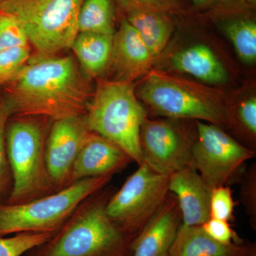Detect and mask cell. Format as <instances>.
<instances>
[{"instance_id": "25", "label": "cell", "mask_w": 256, "mask_h": 256, "mask_svg": "<svg viewBox=\"0 0 256 256\" xmlns=\"http://www.w3.org/2000/svg\"><path fill=\"white\" fill-rule=\"evenodd\" d=\"M31 47L16 46L0 52V86L30 62Z\"/></svg>"}, {"instance_id": "2", "label": "cell", "mask_w": 256, "mask_h": 256, "mask_svg": "<svg viewBox=\"0 0 256 256\" xmlns=\"http://www.w3.org/2000/svg\"><path fill=\"white\" fill-rule=\"evenodd\" d=\"M111 196L102 188L88 197L50 240L25 256H131L134 238L106 213Z\"/></svg>"}, {"instance_id": "16", "label": "cell", "mask_w": 256, "mask_h": 256, "mask_svg": "<svg viewBox=\"0 0 256 256\" xmlns=\"http://www.w3.org/2000/svg\"><path fill=\"white\" fill-rule=\"evenodd\" d=\"M255 252L252 246L222 244L210 237L202 226L182 223L168 256H247Z\"/></svg>"}, {"instance_id": "31", "label": "cell", "mask_w": 256, "mask_h": 256, "mask_svg": "<svg viewBox=\"0 0 256 256\" xmlns=\"http://www.w3.org/2000/svg\"><path fill=\"white\" fill-rule=\"evenodd\" d=\"M192 2L194 3L195 4H203L205 3L208 2L210 0H190Z\"/></svg>"}, {"instance_id": "23", "label": "cell", "mask_w": 256, "mask_h": 256, "mask_svg": "<svg viewBox=\"0 0 256 256\" xmlns=\"http://www.w3.org/2000/svg\"><path fill=\"white\" fill-rule=\"evenodd\" d=\"M54 234L20 233L8 238L0 237V256H22L50 240Z\"/></svg>"}, {"instance_id": "29", "label": "cell", "mask_w": 256, "mask_h": 256, "mask_svg": "<svg viewBox=\"0 0 256 256\" xmlns=\"http://www.w3.org/2000/svg\"><path fill=\"white\" fill-rule=\"evenodd\" d=\"M235 120H237L242 131L248 134V137L252 138V142H255L256 136V99L255 97L250 98L242 102L236 112L235 120H229L228 124L230 121Z\"/></svg>"}, {"instance_id": "13", "label": "cell", "mask_w": 256, "mask_h": 256, "mask_svg": "<svg viewBox=\"0 0 256 256\" xmlns=\"http://www.w3.org/2000/svg\"><path fill=\"white\" fill-rule=\"evenodd\" d=\"M182 223L178 198L170 192L163 206L132 242L131 256H168Z\"/></svg>"}, {"instance_id": "18", "label": "cell", "mask_w": 256, "mask_h": 256, "mask_svg": "<svg viewBox=\"0 0 256 256\" xmlns=\"http://www.w3.org/2000/svg\"><path fill=\"white\" fill-rule=\"evenodd\" d=\"M126 14V20L139 34L154 58L164 50L174 30L168 14L144 10H132Z\"/></svg>"}, {"instance_id": "6", "label": "cell", "mask_w": 256, "mask_h": 256, "mask_svg": "<svg viewBox=\"0 0 256 256\" xmlns=\"http://www.w3.org/2000/svg\"><path fill=\"white\" fill-rule=\"evenodd\" d=\"M136 95L156 116L205 121L220 127L228 124L227 110L218 94L165 72L150 70Z\"/></svg>"}, {"instance_id": "3", "label": "cell", "mask_w": 256, "mask_h": 256, "mask_svg": "<svg viewBox=\"0 0 256 256\" xmlns=\"http://www.w3.org/2000/svg\"><path fill=\"white\" fill-rule=\"evenodd\" d=\"M43 117H10L5 130L11 191L4 204H20L56 192L47 171L48 121Z\"/></svg>"}, {"instance_id": "30", "label": "cell", "mask_w": 256, "mask_h": 256, "mask_svg": "<svg viewBox=\"0 0 256 256\" xmlns=\"http://www.w3.org/2000/svg\"><path fill=\"white\" fill-rule=\"evenodd\" d=\"M202 228L212 238L222 244H242L237 234L230 228L228 222L210 218L202 225Z\"/></svg>"}, {"instance_id": "8", "label": "cell", "mask_w": 256, "mask_h": 256, "mask_svg": "<svg viewBox=\"0 0 256 256\" xmlns=\"http://www.w3.org/2000/svg\"><path fill=\"white\" fill-rule=\"evenodd\" d=\"M169 194V176L142 162L109 198L106 213L119 228L134 239L163 206Z\"/></svg>"}, {"instance_id": "5", "label": "cell", "mask_w": 256, "mask_h": 256, "mask_svg": "<svg viewBox=\"0 0 256 256\" xmlns=\"http://www.w3.org/2000/svg\"><path fill=\"white\" fill-rule=\"evenodd\" d=\"M84 0H0V10L14 16L33 47L30 62L57 56L72 48L78 34Z\"/></svg>"}, {"instance_id": "20", "label": "cell", "mask_w": 256, "mask_h": 256, "mask_svg": "<svg viewBox=\"0 0 256 256\" xmlns=\"http://www.w3.org/2000/svg\"><path fill=\"white\" fill-rule=\"evenodd\" d=\"M78 33L114 35V8L112 0H84L78 15Z\"/></svg>"}, {"instance_id": "1", "label": "cell", "mask_w": 256, "mask_h": 256, "mask_svg": "<svg viewBox=\"0 0 256 256\" xmlns=\"http://www.w3.org/2000/svg\"><path fill=\"white\" fill-rule=\"evenodd\" d=\"M0 87L11 117L52 121L85 114L92 94L72 56L28 62Z\"/></svg>"}, {"instance_id": "12", "label": "cell", "mask_w": 256, "mask_h": 256, "mask_svg": "<svg viewBox=\"0 0 256 256\" xmlns=\"http://www.w3.org/2000/svg\"><path fill=\"white\" fill-rule=\"evenodd\" d=\"M132 161L118 146L90 131L74 163L68 186L86 178L114 175Z\"/></svg>"}, {"instance_id": "9", "label": "cell", "mask_w": 256, "mask_h": 256, "mask_svg": "<svg viewBox=\"0 0 256 256\" xmlns=\"http://www.w3.org/2000/svg\"><path fill=\"white\" fill-rule=\"evenodd\" d=\"M195 121L196 138L192 148V165L210 191L226 186L256 153L220 126Z\"/></svg>"}, {"instance_id": "22", "label": "cell", "mask_w": 256, "mask_h": 256, "mask_svg": "<svg viewBox=\"0 0 256 256\" xmlns=\"http://www.w3.org/2000/svg\"><path fill=\"white\" fill-rule=\"evenodd\" d=\"M10 117L11 114L0 87V205L4 204L9 196L12 184L5 142V130Z\"/></svg>"}, {"instance_id": "27", "label": "cell", "mask_w": 256, "mask_h": 256, "mask_svg": "<svg viewBox=\"0 0 256 256\" xmlns=\"http://www.w3.org/2000/svg\"><path fill=\"white\" fill-rule=\"evenodd\" d=\"M120 8L128 12L132 10H144L169 14L180 11L178 0H116Z\"/></svg>"}, {"instance_id": "17", "label": "cell", "mask_w": 256, "mask_h": 256, "mask_svg": "<svg viewBox=\"0 0 256 256\" xmlns=\"http://www.w3.org/2000/svg\"><path fill=\"white\" fill-rule=\"evenodd\" d=\"M175 70L208 84H222L228 79L226 68L213 52L204 44H196L173 56Z\"/></svg>"}, {"instance_id": "21", "label": "cell", "mask_w": 256, "mask_h": 256, "mask_svg": "<svg viewBox=\"0 0 256 256\" xmlns=\"http://www.w3.org/2000/svg\"><path fill=\"white\" fill-rule=\"evenodd\" d=\"M225 33L233 44L239 58L246 64L256 60V24L249 20L230 22L225 26Z\"/></svg>"}, {"instance_id": "11", "label": "cell", "mask_w": 256, "mask_h": 256, "mask_svg": "<svg viewBox=\"0 0 256 256\" xmlns=\"http://www.w3.org/2000/svg\"><path fill=\"white\" fill-rule=\"evenodd\" d=\"M90 132L86 114L53 121L47 136L45 160L56 191L68 186L74 163Z\"/></svg>"}, {"instance_id": "28", "label": "cell", "mask_w": 256, "mask_h": 256, "mask_svg": "<svg viewBox=\"0 0 256 256\" xmlns=\"http://www.w3.org/2000/svg\"><path fill=\"white\" fill-rule=\"evenodd\" d=\"M240 196L242 204L254 228L256 227V165L248 169L242 178Z\"/></svg>"}, {"instance_id": "4", "label": "cell", "mask_w": 256, "mask_h": 256, "mask_svg": "<svg viewBox=\"0 0 256 256\" xmlns=\"http://www.w3.org/2000/svg\"><path fill=\"white\" fill-rule=\"evenodd\" d=\"M86 116L92 132L118 146L138 165L142 164L140 133L146 114L132 82L98 79Z\"/></svg>"}, {"instance_id": "10", "label": "cell", "mask_w": 256, "mask_h": 256, "mask_svg": "<svg viewBox=\"0 0 256 256\" xmlns=\"http://www.w3.org/2000/svg\"><path fill=\"white\" fill-rule=\"evenodd\" d=\"M195 139L172 122L146 118L140 133L143 162L158 173L170 176L192 165Z\"/></svg>"}, {"instance_id": "24", "label": "cell", "mask_w": 256, "mask_h": 256, "mask_svg": "<svg viewBox=\"0 0 256 256\" xmlns=\"http://www.w3.org/2000/svg\"><path fill=\"white\" fill-rule=\"evenodd\" d=\"M28 45V36L21 24L12 15L0 10V52Z\"/></svg>"}, {"instance_id": "7", "label": "cell", "mask_w": 256, "mask_h": 256, "mask_svg": "<svg viewBox=\"0 0 256 256\" xmlns=\"http://www.w3.org/2000/svg\"><path fill=\"white\" fill-rule=\"evenodd\" d=\"M114 175L79 180L20 204L0 205V237L20 233L54 234L88 197L106 188Z\"/></svg>"}, {"instance_id": "19", "label": "cell", "mask_w": 256, "mask_h": 256, "mask_svg": "<svg viewBox=\"0 0 256 256\" xmlns=\"http://www.w3.org/2000/svg\"><path fill=\"white\" fill-rule=\"evenodd\" d=\"M114 35L78 33L70 50H73L85 72L90 78L104 73L110 63Z\"/></svg>"}, {"instance_id": "14", "label": "cell", "mask_w": 256, "mask_h": 256, "mask_svg": "<svg viewBox=\"0 0 256 256\" xmlns=\"http://www.w3.org/2000/svg\"><path fill=\"white\" fill-rule=\"evenodd\" d=\"M154 60L139 34L124 18L114 34L109 63L117 75L116 80L132 82L144 76Z\"/></svg>"}, {"instance_id": "15", "label": "cell", "mask_w": 256, "mask_h": 256, "mask_svg": "<svg viewBox=\"0 0 256 256\" xmlns=\"http://www.w3.org/2000/svg\"><path fill=\"white\" fill-rule=\"evenodd\" d=\"M170 192L178 198L182 224L202 226L210 218V190L192 165L169 176Z\"/></svg>"}, {"instance_id": "32", "label": "cell", "mask_w": 256, "mask_h": 256, "mask_svg": "<svg viewBox=\"0 0 256 256\" xmlns=\"http://www.w3.org/2000/svg\"><path fill=\"white\" fill-rule=\"evenodd\" d=\"M247 256H256V252H255V254H250V255H248Z\"/></svg>"}, {"instance_id": "26", "label": "cell", "mask_w": 256, "mask_h": 256, "mask_svg": "<svg viewBox=\"0 0 256 256\" xmlns=\"http://www.w3.org/2000/svg\"><path fill=\"white\" fill-rule=\"evenodd\" d=\"M235 206L232 190L228 186H218L210 192V218L232 220Z\"/></svg>"}]
</instances>
